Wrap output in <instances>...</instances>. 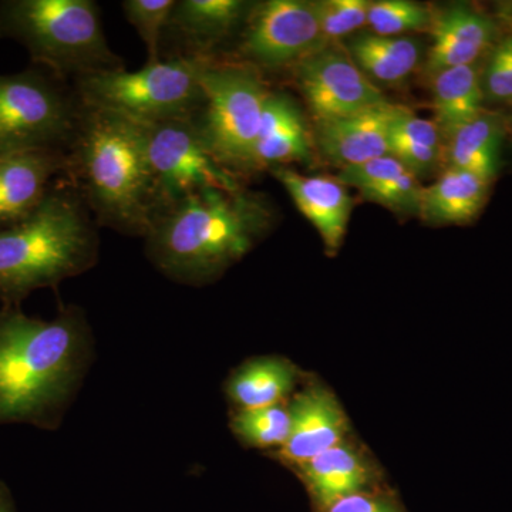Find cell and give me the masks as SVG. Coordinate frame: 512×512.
<instances>
[{
    "mask_svg": "<svg viewBox=\"0 0 512 512\" xmlns=\"http://www.w3.org/2000/svg\"><path fill=\"white\" fill-rule=\"evenodd\" d=\"M94 360L92 326L77 305L52 320L0 308V426L57 430Z\"/></svg>",
    "mask_w": 512,
    "mask_h": 512,
    "instance_id": "1",
    "label": "cell"
},
{
    "mask_svg": "<svg viewBox=\"0 0 512 512\" xmlns=\"http://www.w3.org/2000/svg\"><path fill=\"white\" fill-rule=\"evenodd\" d=\"M66 158L64 178L99 227L146 237L158 207L144 126L80 103Z\"/></svg>",
    "mask_w": 512,
    "mask_h": 512,
    "instance_id": "2",
    "label": "cell"
},
{
    "mask_svg": "<svg viewBox=\"0 0 512 512\" xmlns=\"http://www.w3.org/2000/svg\"><path fill=\"white\" fill-rule=\"evenodd\" d=\"M269 222L271 212L261 198L207 188L157 215L144 237L146 256L170 281L205 286L241 261Z\"/></svg>",
    "mask_w": 512,
    "mask_h": 512,
    "instance_id": "3",
    "label": "cell"
},
{
    "mask_svg": "<svg viewBox=\"0 0 512 512\" xmlns=\"http://www.w3.org/2000/svg\"><path fill=\"white\" fill-rule=\"evenodd\" d=\"M96 221L60 177L26 220L0 229V302L20 308L39 289L90 271L99 261Z\"/></svg>",
    "mask_w": 512,
    "mask_h": 512,
    "instance_id": "4",
    "label": "cell"
},
{
    "mask_svg": "<svg viewBox=\"0 0 512 512\" xmlns=\"http://www.w3.org/2000/svg\"><path fill=\"white\" fill-rule=\"evenodd\" d=\"M0 39L15 40L35 66L69 83L126 69L107 43L94 0H2Z\"/></svg>",
    "mask_w": 512,
    "mask_h": 512,
    "instance_id": "5",
    "label": "cell"
},
{
    "mask_svg": "<svg viewBox=\"0 0 512 512\" xmlns=\"http://www.w3.org/2000/svg\"><path fill=\"white\" fill-rule=\"evenodd\" d=\"M201 109L195 116L211 153L232 174L254 171V153L268 89L254 67L201 60Z\"/></svg>",
    "mask_w": 512,
    "mask_h": 512,
    "instance_id": "6",
    "label": "cell"
},
{
    "mask_svg": "<svg viewBox=\"0 0 512 512\" xmlns=\"http://www.w3.org/2000/svg\"><path fill=\"white\" fill-rule=\"evenodd\" d=\"M201 60L173 57L127 69L92 74L74 80L73 89L84 106L111 111L141 124L163 123L197 116L201 109Z\"/></svg>",
    "mask_w": 512,
    "mask_h": 512,
    "instance_id": "7",
    "label": "cell"
},
{
    "mask_svg": "<svg viewBox=\"0 0 512 512\" xmlns=\"http://www.w3.org/2000/svg\"><path fill=\"white\" fill-rule=\"evenodd\" d=\"M80 100L73 84L43 67L0 76V156L66 151L76 133Z\"/></svg>",
    "mask_w": 512,
    "mask_h": 512,
    "instance_id": "8",
    "label": "cell"
},
{
    "mask_svg": "<svg viewBox=\"0 0 512 512\" xmlns=\"http://www.w3.org/2000/svg\"><path fill=\"white\" fill-rule=\"evenodd\" d=\"M158 212L194 192L238 191L237 175L218 163L194 117L144 126ZM156 220V218H154Z\"/></svg>",
    "mask_w": 512,
    "mask_h": 512,
    "instance_id": "9",
    "label": "cell"
},
{
    "mask_svg": "<svg viewBox=\"0 0 512 512\" xmlns=\"http://www.w3.org/2000/svg\"><path fill=\"white\" fill-rule=\"evenodd\" d=\"M326 45L316 2L268 0L252 5L237 52L261 73L293 67Z\"/></svg>",
    "mask_w": 512,
    "mask_h": 512,
    "instance_id": "10",
    "label": "cell"
},
{
    "mask_svg": "<svg viewBox=\"0 0 512 512\" xmlns=\"http://www.w3.org/2000/svg\"><path fill=\"white\" fill-rule=\"evenodd\" d=\"M292 69L316 123L353 116L387 101L339 47L326 45Z\"/></svg>",
    "mask_w": 512,
    "mask_h": 512,
    "instance_id": "11",
    "label": "cell"
},
{
    "mask_svg": "<svg viewBox=\"0 0 512 512\" xmlns=\"http://www.w3.org/2000/svg\"><path fill=\"white\" fill-rule=\"evenodd\" d=\"M289 410V439L279 450L268 453L289 470L352 437V424L338 396L316 377L306 376L289 400Z\"/></svg>",
    "mask_w": 512,
    "mask_h": 512,
    "instance_id": "12",
    "label": "cell"
},
{
    "mask_svg": "<svg viewBox=\"0 0 512 512\" xmlns=\"http://www.w3.org/2000/svg\"><path fill=\"white\" fill-rule=\"evenodd\" d=\"M291 471L305 487L315 512L349 495L384 485L379 464L352 437Z\"/></svg>",
    "mask_w": 512,
    "mask_h": 512,
    "instance_id": "13",
    "label": "cell"
},
{
    "mask_svg": "<svg viewBox=\"0 0 512 512\" xmlns=\"http://www.w3.org/2000/svg\"><path fill=\"white\" fill-rule=\"evenodd\" d=\"M251 8L242 0H175L163 39V47L174 46L168 59L217 60V47L245 25Z\"/></svg>",
    "mask_w": 512,
    "mask_h": 512,
    "instance_id": "14",
    "label": "cell"
},
{
    "mask_svg": "<svg viewBox=\"0 0 512 512\" xmlns=\"http://www.w3.org/2000/svg\"><path fill=\"white\" fill-rule=\"evenodd\" d=\"M431 29L433 46L426 66L433 76L451 67L483 62L503 33L495 13L467 3H457L441 12Z\"/></svg>",
    "mask_w": 512,
    "mask_h": 512,
    "instance_id": "15",
    "label": "cell"
},
{
    "mask_svg": "<svg viewBox=\"0 0 512 512\" xmlns=\"http://www.w3.org/2000/svg\"><path fill=\"white\" fill-rule=\"evenodd\" d=\"M66 151L33 150L0 156V229L29 217L66 173Z\"/></svg>",
    "mask_w": 512,
    "mask_h": 512,
    "instance_id": "16",
    "label": "cell"
},
{
    "mask_svg": "<svg viewBox=\"0 0 512 512\" xmlns=\"http://www.w3.org/2000/svg\"><path fill=\"white\" fill-rule=\"evenodd\" d=\"M284 185L298 210L312 222L325 245L326 254L335 256L342 248L348 229L353 201L346 185L338 178L302 175L288 167L271 168Z\"/></svg>",
    "mask_w": 512,
    "mask_h": 512,
    "instance_id": "17",
    "label": "cell"
},
{
    "mask_svg": "<svg viewBox=\"0 0 512 512\" xmlns=\"http://www.w3.org/2000/svg\"><path fill=\"white\" fill-rule=\"evenodd\" d=\"M400 106L386 103L343 119L316 123L320 150L339 167H353L390 154V130Z\"/></svg>",
    "mask_w": 512,
    "mask_h": 512,
    "instance_id": "18",
    "label": "cell"
},
{
    "mask_svg": "<svg viewBox=\"0 0 512 512\" xmlns=\"http://www.w3.org/2000/svg\"><path fill=\"white\" fill-rule=\"evenodd\" d=\"M305 379V373L288 357L255 356L229 373L224 393L234 410L262 409L291 400Z\"/></svg>",
    "mask_w": 512,
    "mask_h": 512,
    "instance_id": "19",
    "label": "cell"
},
{
    "mask_svg": "<svg viewBox=\"0 0 512 512\" xmlns=\"http://www.w3.org/2000/svg\"><path fill=\"white\" fill-rule=\"evenodd\" d=\"M446 168L468 171L494 183L503 168L507 123L503 109H484L446 138Z\"/></svg>",
    "mask_w": 512,
    "mask_h": 512,
    "instance_id": "20",
    "label": "cell"
},
{
    "mask_svg": "<svg viewBox=\"0 0 512 512\" xmlns=\"http://www.w3.org/2000/svg\"><path fill=\"white\" fill-rule=\"evenodd\" d=\"M311 156L312 141L301 110L286 94L269 92L255 146V170L285 167Z\"/></svg>",
    "mask_w": 512,
    "mask_h": 512,
    "instance_id": "21",
    "label": "cell"
},
{
    "mask_svg": "<svg viewBox=\"0 0 512 512\" xmlns=\"http://www.w3.org/2000/svg\"><path fill=\"white\" fill-rule=\"evenodd\" d=\"M494 183L468 171L446 168L424 188L419 215L433 225H470L490 200Z\"/></svg>",
    "mask_w": 512,
    "mask_h": 512,
    "instance_id": "22",
    "label": "cell"
},
{
    "mask_svg": "<svg viewBox=\"0 0 512 512\" xmlns=\"http://www.w3.org/2000/svg\"><path fill=\"white\" fill-rule=\"evenodd\" d=\"M433 109L444 138L477 117L485 107L481 63L434 74Z\"/></svg>",
    "mask_w": 512,
    "mask_h": 512,
    "instance_id": "23",
    "label": "cell"
},
{
    "mask_svg": "<svg viewBox=\"0 0 512 512\" xmlns=\"http://www.w3.org/2000/svg\"><path fill=\"white\" fill-rule=\"evenodd\" d=\"M349 52L370 80L386 84L402 83L414 72L420 59L419 45L407 36L366 33L350 42Z\"/></svg>",
    "mask_w": 512,
    "mask_h": 512,
    "instance_id": "24",
    "label": "cell"
},
{
    "mask_svg": "<svg viewBox=\"0 0 512 512\" xmlns=\"http://www.w3.org/2000/svg\"><path fill=\"white\" fill-rule=\"evenodd\" d=\"M443 134L436 121L400 106L390 130V154L417 178L433 173L444 161Z\"/></svg>",
    "mask_w": 512,
    "mask_h": 512,
    "instance_id": "25",
    "label": "cell"
},
{
    "mask_svg": "<svg viewBox=\"0 0 512 512\" xmlns=\"http://www.w3.org/2000/svg\"><path fill=\"white\" fill-rule=\"evenodd\" d=\"M229 430L238 443L254 450H279L291 434L289 400L262 409L234 410L229 419Z\"/></svg>",
    "mask_w": 512,
    "mask_h": 512,
    "instance_id": "26",
    "label": "cell"
},
{
    "mask_svg": "<svg viewBox=\"0 0 512 512\" xmlns=\"http://www.w3.org/2000/svg\"><path fill=\"white\" fill-rule=\"evenodd\" d=\"M175 0H124L121 2L127 22L143 40L147 50V64L160 62L161 49L168 20Z\"/></svg>",
    "mask_w": 512,
    "mask_h": 512,
    "instance_id": "27",
    "label": "cell"
},
{
    "mask_svg": "<svg viewBox=\"0 0 512 512\" xmlns=\"http://www.w3.org/2000/svg\"><path fill=\"white\" fill-rule=\"evenodd\" d=\"M433 22L434 18L429 9L407 0L370 3L367 12V26L377 36H403L407 32L429 29Z\"/></svg>",
    "mask_w": 512,
    "mask_h": 512,
    "instance_id": "28",
    "label": "cell"
},
{
    "mask_svg": "<svg viewBox=\"0 0 512 512\" xmlns=\"http://www.w3.org/2000/svg\"><path fill=\"white\" fill-rule=\"evenodd\" d=\"M481 86L487 109L512 106V30L503 28L500 39L481 62Z\"/></svg>",
    "mask_w": 512,
    "mask_h": 512,
    "instance_id": "29",
    "label": "cell"
},
{
    "mask_svg": "<svg viewBox=\"0 0 512 512\" xmlns=\"http://www.w3.org/2000/svg\"><path fill=\"white\" fill-rule=\"evenodd\" d=\"M369 2L365 0H326L316 2L318 8L320 29L323 39L329 45V40L339 39L367 25Z\"/></svg>",
    "mask_w": 512,
    "mask_h": 512,
    "instance_id": "30",
    "label": "cell"
},
{
    "mask_svg": "<svg viewBox=\"0 0 512 512\" xmlns=\"http://www.w3.org/2000/svg\"><path fill=\"white\" fill-rule=\"evenodd\" d=\"M322 512H409L386 484L330 504Z\"/></svg>",
    "mask_w": 512,
    "mask_h": 512,
    "instance_id": "31",
    "label": "cell"
},
{
    "mask_svg": "<svg viewBox=\"0 0 512 512\" xmlns=\"http://www.w3.org/2000/svg\"><path fill=\"white\" fill-rule=\"evenodd\" d=\"M504 29L512 30V3H503L495 13Z\"/></svg>",
    "mask_w": 512,
    "mask_h": 512,
    "instance_id": "32",
    "label": "cell"
},
{
    "mask_svg": "<svg viewBox=\"0 0 512 512\" xmlns=\"http://www.w3.org/2000/svg\"><path fill=\"white\" fill-rule=\"evenodd\" d=\"M0 512H16L9 488L3 483H0Z\"/></svg>",
    "mask_w": 512,
    "mask_h": 512,
    "instance_id": "33",
    "label": "cell"
},
{
    "mask_svg": "<svg viewBox=\"0 0 512 512\" xmlns=\"http://www.w3.org/2000/svg\"><path fill=\"white\" fill-rule=\"evenodd\" d=\"M505 123H507V141L512 146V106L504 110Z\"/></svg>",
    "mask_w": 512,
    "mask_h": 512,
    "instance_id": "34",
    "label": "cell"
}]
</instances>
